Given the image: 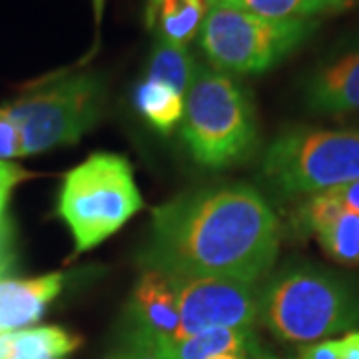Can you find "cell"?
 I'll return each instance as SVG.
<instances>
[{
    "instance_id": "cell-1",
    "label": "cell",
    "mask_w": 359,
    "mask_h": 359,
    "mask_svg": "<svg viewBox=\"0 0 359 359\" xmlns=\"http://www.w3.org/2000/svg\"><path fill=\"white\" fill-rule=\"evenodd\" d=\"M280 252V219L245 184L182 194L152 212L146 269L172 278H230L259 283Z\"/></svg>"
},
{
    "instance_id": "cell-2",
    "label": "cell",
    "mask_w": 359,
    "mask_h": 359,
    "mask_svg": "<svg viewBox=\"0 0 359 359\" xmlns=\"http://www.w3.org/2000/svg\"><path fill=\"white\" fill-rule=\"evenodd\" d=\"M259 321L287 344H316L359 325V295L318 266H294L259 290Z\"/></svg>"
},
{
    "instance_id": "cell-3",
    "label": "cell",
    "mask_w": 359,
    "mask_h": 359,
    "mask_svg": "<svg viewBox=\"0 0 359 359\" xmlns=\"http://www.w3.org/2000/svg\"><path fill=\"white\" fill-rule=\"evenodd\" d=\"M182 138L205 168H230L257 150V124L244 86L219 70L198 66L184 94Z\"/></svg>"
},
{
    "instance_id": "cell-4",
    "label": "cell",
    "mask_w": 359,
    "mask_h": 359,
    "mask_svg": "<svg viewBox=\"0 0 359 359\" xmlns=\"http://www.w3.org/2000/svg\"><path fill=\"white\" fill-rule=\"evenodd\" d=\"M142 208L132 164L124 156L96 152L66 174L56 212L82 254L108 240Z\"/></svg>"
},
{
    "instance_id": "cell-5",
    "label": "cell",
    "mask_w": 359,
    "mask_h": 359,
    "mask_svg": "<svg viewBox=\"0 0 359 359\" xmlns=\"http://www.w3.org/2000/svg\"><path fill=\"white\" fill-rule=\"evenodd\" d=\"M262 178L282 198H309L358 182L359 130H285L264 152Z\"/></svg>"
},
{
    "instance_id": "cell-6",
    "label": "cell",
    "mask_w": 359,
    "mask_h": 359,
    "mask_svg": "<svg viewBox=\"0 0 359 359\" xmlns=\"http://www.w3.org/2000/svg\"><path fill=\"white\" fill-rule=\"evenodd\" d=\"M106 82L96 72H80L42 82L6 104L18 126L25 156L76 144L100 120Z\"/></svg>"
},
{
    "instance_id": "cell-7",
    "label": "cell",
    "mask_w": 359,
    "mask_h": 359,
    "mask_svg": "<svg viewBox=\"0 0 359 359\" xmlns=\"http://www.w3.org/2000/svg\"><path fill=\"white\" fill-rule=\"evenodd\" d=\"M316 28V20H271L210 4L200 46L214 70L230 76L262 74L297 50Z\"/></svg>"
},
{
    "instance_id": "cell-8",
    "label": "cell",
    "mask_w": 359,
    "mask_h": 359,
    "mask_svg": "<svg viewBox=\"0 0 359 359\" xmlns=\"http://www.w3.org/2000/svg\"><path fill=\"white\" fill-rule=\"evenodd\" d=\"M172 278V276H170ZM178 302L174 339L210 330L254 327L259 320V285L230 278H172Z\"/></svg>"
},
{
    "instance_id": "cell-9",
    "label": "cell",
    "mask_w": 359,
    "mask_h": 359,
    "mask_svg": "<svg viewBox=\"0 0 359 359\" xmlns=\"http://www.w3.org/2000/svg\"><path fill=\"white\" fill-rule=\"evenodd\" d=\"M297 228L313 236L323 254L334 262L359 268V214L321 192L306 198L297 208Z\"/></svg>"
},
{
    "instance_id": "cell-10",
    "label": "cell",
    "mask_w": 359,
    "mask_h": 359,
    "mask_svg": "<svg viewBox=\"0 0 359 359\" xmlns=\"http://www.w3.org/2000/svg\"><path fill=\"white\" fill-rule=\"evenodd\" d=\"M304 98L316 114L359 112V42L330 54L309 72Z\"/></svg>"
},
{
    "instance_id": "cell-11",
    "label": "cell",
    "mask_w": 359,
    "mask_h": 359,
    "mask_svg": "<svg viewBox=\"0 0 359 359\" xmlns=\"http://www.w3.org/2000/svg\"><path fill=\"white\" fill-rule=\"evenodd\" d=\"M130 313L134 323V341L174 339L178 334V302L174 280L156 269H146L136 285Z\"/></svg>"
},
{
    "instance_id": "cell-12",
    "label": "cell",
    "mask_w": 359,
    "mask_h": 359,
    "mask_svg": "<svg viewBox=\"0 0 359 359\" xmlns=\"http://www.w3.org/2000/svg\"><path fill=\"white\" fill-rule=\"evenodd\" d=\"M136 347L152 359H212L224 353H238L248 359H273L259 346L254 327L210 330L180 339L142 341Z\"/></svg>"
},
{
    "instance_id": "cell-13",
    "label": "cell",
    "mask_w": 359,
    "mask_h": 359,
    "mask_svg": "<svg viewBox=\"0 0 359 359\" xmlns=\"http://www.w3.org/2000/svg\"><path fill=\"white\" fill-rule=\"evenodd\" d=\"M65 273L40 278H0V335L26 330L44 316L54 297L62 294Z\"/></svg>"
},
{
    "instance_id": "cell-14",
    "label": "cell",
    "mask_w": 359,
    "mask_h": 359,
    "mask_svg": "<svg viewBox=\"0 0 359 359\" xmlns=\"http://www.w3.org/2000/svg\"><path fill=\"white\" fill-rule=\"evenodd\" d=\"M208 14V0H148L146 26L156 34V40H166L178 46L200 34Z\"/></svg>"
},
{
    "instance_id": "cell-15",
    "label": "cell",
    "mask_w": 359,
    "mask_h": 359,
    "mask_svg": "<svg viewBox=\"0 0 359 359\" xmlns=\"http://www.w3.org/2000/svg\"><path fill=\"white\" fill-rule=\"evenodd\" d=\"M80 346V335L58 325H42L0 335V359H66Z\"/></svg>"
},
{
    "instance_id": "cell-16",
    "label": "cell",
    "mask_w": 359,
    "mask_h": 359,
    "mask_svg": "<svg viewBox=\"0 0 359 359\" xmlns=\"http://www.w3.org/2000/svg\"><path fill=\"white\" fill-rule=\"evenodd\" d=\"M271 20H313L325 14H337L351 6V0H208Z\"/></svg>"
},
{
    "instance_id": "cell-17",
    "label": "cell",
    "mask_w": 359,
    "mask_h": 359,
    "mask_svg": "<svg viewBox=\"0 0 359 359\" xmlns=\"http://www.w3.org/2000/svg\"><path fill=\"white\" fill-rule=\"evenodd\" d=\"M134 104L158 132H172L184 116V94L166 82L144 78L134 92Z\"/></svg>"
},
{
    "instance_id": "cell-18",
    "label": "cell",
    "mask_w": 359,
    "mask_h": 359,
    "mask_svg": "<svg viewBox=\"0 0 359 359\" xmlns=\"http://www.w3.org/2000/svg\"><path fill=\"white\" fill-rule=\"evenodd\" d=\"M196 68L198 65L194 62L192 54L186 46H178L166 40H156L146 78L166 82L172 88L178 90L180 94H186L192 84Z\"/></svg>"
},
{
    "instance_id": "cell-19",
    "label": "cell",
    "mask_w": 359,
    "mask_h": 359,
    "mask_svg": "<svg viewBox=\"0 0 359 359\" xmlns=\"http://www.w3.org/2000/svg\"><path fill=\"white\" fill-rule=\"evenodd\" d=\"M22 156H25V148H22L18 126L14 124L13 116L6 112V108L0 106V160L8 162Z\"/></svg>"
},
{
    "instance_id": "cell-20",
    "label": "cell",
    "mask_w": 359,
    "mask_h": 359,
    "mask_svg": "<svg viewBox=\"0 0 359 359\" xmlns=\"http://www.w3.org/2000/svg\"><path fill=\"white\" fill-rule=\"evenodd\" d=\"M30 178H34V174L28 172L26 168L18 166L14 162L0 160V224L6 218V205H8L14 188Z\"/></svg>"
},
{
    "instance_id": "cell-21",
    "label": "cell",
    "mask_w": 359,
    "mask_h": 359,
    "mask_svg": "<svg viewBox=\"0 0 359 359\" xmlns=\"http://www.w3.org/2000/svg\"><path fill=\"white\" fill-rule=\"evenodd\" d=\"M16 259V244H14V228L11 218L2 219L0 224V278L14 266Z\"/></svg>"
},
{
    "instance_id": "cell-22",
    "label": "cell",
    "mask_w": 359,
    "mask_h": 359,
    "mask_svg": "<svg viewBox=\"0 0 359 359\" xmlns=\"http://www.w3.org/2000/svg\"><path fill=\"white\" fill-rule=\"evenodd\" d=\"M297 359H341V341L323 339V341L309 344L299 351Z\"/></svg>"
},
{
    "instance_id": "cell-23",
    "label": "cell",
    "mask_w": 359,
    "mask_h": 359,
    "mask_svg": "<svg viewBox=\"0 0 359 359\" xmlns=\"http://www.w3.org/2000/svg\"><path fill=\"white\" fill-rule=\"evenodd\" d=\"M325 194L334 200L335 204H339L349 212L359 214V180L351 182V184H346V186L334 188V190H327Z\"/></svg>"
},
{
    "instance_id": "cell-24",
    "label": "cell",
    "mask_w": 359,
    "mask_h": 359,
    "mask_svg": "<svg viewBox=\"0 0 359 359\" xmlns=\"http://www.w3.org/2000/svg\"><path fill=\"white\" fill-rule=\"evenodd\" d=\"M341 341V359H359V330L347 332Z\"/></svg>"
},
{
    "instance_id": "cell-25",
    "label": "cell",
    "mask_w": 359,
    "mask_h": 359,
    "mask_svg": "<svg viewBox=\"0 0 359 359\" xmlns=\"http://www.w3.org/2000/svg\"><path fill=\"white\" fill-rule=\"evenodd\" d=\"M110 359H152L150 355H146V353H142V351H134V353H122V355H114V358Z\"/></svg>"
},
{
    "instance_id": "cell-26",
    "label": "cell",
    "mask_w": 359,
    "mask_h": 359,
    "mask_svg": "<svg viewBox=\"0 0 359 359\" xmlns=\"http://www.w3.org/2000/svg\"><path fill=\"white\" fill-rule=\"evenodd\" d=\"M212 359H248L244 355H238V353H224V355H218V358H212Z\"/></svg>"
}]
</instances>
